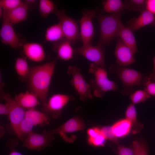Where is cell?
Masks as SVG:
<instances>
[{
  "label": "cell",
  "mask_w": 155,
  "mask_h": 155,
  "mask_svg": "<svg viewBox=\"0 0 155 155\" xmlns=\"http://www.w3.org/2000/svg\"><path fill=\"white\" fill-rule=\"evenodd\" d=\"M55 13L65 38L72 44L81 41L80 30L76 22L67 16L63 10L57 9Z\"/></svg>",
  "instance_id": "6"
},
{
  "label": "cell",
  "mask_w": 155,
  "mask_h": 155,
  "mask_svg": "<svg viewBox=\"0 0 155 155\" xmlns=\"http://www.w3.org/2000/svg\"><path fill=\"white\" fill-rule=\"evenodd\" d=\"M1 41L4 44L14 49L20 46L19 38L12 26V25L3 19L0 30Z\"/></svg>",
  "instance_id": "13"
},
{
  "label": "cell",
  "mask_w": 155,
  "mask_h": 155,
  "mask_svg": "<svg viewBox=\"0 0 155 155\" xmlns=\"http://www.w3.org/2000/svg\"><path fill=\"white\" fill-rule=\"evenodd\" d=\"M114 54L116 59L115 62L122 67H125L135 62L134 53L119 37L117 38Z\"/></svg>",
  "instance_id": "12"
},
{
  "label": "cell",
  "mask_w": 155,
  "mask_h": 155,
  "mask_svg": "<svg viewBox=\"0 0 155 155\" xmlns=\"http://www.w3.org/2000/svg\"><path fill=\"white\" fill-rule=\"evenodd\" d=\"M126 119L129 121L132 126L135 127L138 126L142 127V125L139 123L137 120L136 108L133 104H129L125 112Z\"/></svg>",
  "instance_id": "29"
},
{
  "label": "cell",
  "mask_w": 155,
  "mask_h": 155,
  "mask_svg": "<svg viewBox=\"0 0 155 155\" xmlns=\"http://www.w3.org/2000/svg\"><path fill=\"white\" fill-rule=\"evenodd\" d=\"M150 98L149 95L144 90H139L131 94L129 98L132 104H137L141 102H144L147 99Z\"/></svg>",
  "instance_id": "31"
},
{
  "label": "cell",
  "mask_w": 155,
  "mask_h": 155,
  "mask_svg": "<svg viewBox=\"0 0 155 155\" xmlns=\"http://www.w3.org/2000/svg\"><path fill=\"white\" fill-rule=\"evenodd\" d=\"M22 48L26 57L32 61L40 62L46 58L44 49L40 43L36 42L26 43L23 44Z\"/></svg>",
  "instance_id": "14"
},
{
  "label": "cell",
  "mask_w": 155,
  "mask_h": 155,
  "mask_svg": "<svg viewBox=\"0 0 155 155\" xmlns=\"http://www.w3.org/2000/svg\"><path fill=\"white\" fill-rule=\"evenodd\" d=\"M118 155H134L133 149L125 146L119 145L117 149Z\"/></svg>",
  "instance_id": "36"
},
{
  "label": "cell",
  "mask_w": 155,
  "mask_h": 155,
  "mask_svg": "<svg viewBox=\"0 0 155 155\" xmlns=\"http://www.w3.org/2000/svg\"><path fill=\"white\" fill-rule=\"evenodd\" d=\"M54 134L44 130L41 133L31 132L24 140L22 146L28 149L38 151L50 146L54 139Z\"/></svg>",
  "instance_id": "7"
},
{
  "label": "cell",
  "mask_w": 155,
  "mask_h": 155,
  "mask_svg": "<svg viewBox=\"0 0 155 155\" xmlns=\"http://www.w3.org/2000/svg\"><path fill=\"white\" fill-rule=\"evenodd\" d=\"M146 9L153 14H155V0H146Z\"/></svg>",
  "instance_id": "37"
},
{
  "label": "cell",
  "mask_w": 155,
  "mask_h": 155,
  "mask_svg": "<svg viewBox=\"0 0 155 155\" xmlns=\"http://www.w3.org/2000/svg\"><path fill=\"white\" fill-rule=\"evenodd\" d=\"M11 150V151L9 155H23L21 153L15 150V149Z\"/></svg>",
  "instance_id": "40"
},
{
  "label": "cell",
  "mask_w": 155,
  "mask_h": 155,
  "mask_svg": "<svg viewBox=\"0 0 155 155\" xmlns=\"http://www.w3.org/2000/svg\"><path fill=\"white\" fill-rule=\"evenodd\" d=\"M75 54L80 55L88 61L105 68V50L104 46L92 45H83L75 49Z\"/></svg>",
  "instance_id": "10"
},
{
  "label": "cell",
  "mask_w": 155,
  "mask_h": 155,
  "mask_svg": "<svg viewBox=\"0 0 155 155\" xmlns=\"http://www.w3.org/2000/svg\"><path fill=\"white\" fill-rule=\"evenodd\" d=\"M67 73L71 75L70 84L73 88L80 100L84 102L92 98L89 84L86 81L82 74L80 69L75 65H70L68 68Z\"/></svg>",
  "instance_id": "5"
},
{
  "label": "cell",
  "mask_w": 155,
  "mask_h": 155,
  "mask_svg": "<svg viewBox=\"0 0 155 155\" xmlns=\"http://www.w3.org/2000/svg\"><path fill=\"white\" fill-rule=\"evenodd\" d=\"M78 117L70 119L58 128L50 131L53 134H65L81 130L85 127L84 121Z\"/></svg>",
  "instance_id": "17"
},
{
  "label": "cell",
  "mask_w": 155,
  "mask_h": 155,
  "mask_svg": "<svg viewBox=\"0 0 155 155\" xmlns=\"http://www.w3.org/2000/svg\"><path fill=\"white\" fill-rule=\"evenodd\" d=\"M133 149L134 155H148V151L145 145L137 141L133 142Z\"/></svg>",
  "instance_id": "34"
},
{
  "label": "cell",
  "mask_w": 155,
  "mask_h": 155,
  "mask_svg": "<svg viewBox=\"0 0 155 155\" xmlns=\"http://www.w3.org/2000/svg\"><path fill=\"white\" fill-rule=\"evenodd\" d=\"M15 69L20 79L23 81L28 80L30 73L26 57H18L16 60Z\"/></svg>",
  "instance_id": "22"
},
{
  "label": "cell",
  "mask_w": 155,
  "mask_h": 155,
  "mask_svg": "<svg viewBox=\"0 0 155 155\" xmlns=\"http://www.w3.org/2000/svg\"><path fill=\"white\" fill-rule=\"evenodd\" d=\"M14 99L21 106L27 110L34 108L40 104L37 97L28 91L16 95Z\"/></svg>",
  "instance_id": "19"
},
{
  "label": "cell",
  "mask_w": 155,
  "mask_h": 155,
  "mask_svg": "<svg viewBox=\"0 0 155 155\" xmlns=\"http://www.w3.org/2000/svg\"><path fill=\"white\" fill-rule=\"evenodd\" d=\"M72 98L70 96L56 94L51 96L46 103L42 105V112L52 119L59 117L63 108Z\"/></svg>",
  "instance_id": "8"
},
{
  "label": "cell",
  "mask_w": 155,
  "mask_h": 155,
  "mask_svg": "<svg viewBox=\"0 0 155 155\" xmlns=\"http://www.w3.org/2000/svg\"><path fill=\"white\" fill-rule=\"evenodd\" d=\"M0 98L9 105L10 112L9 118L10 125L15 133L18 125L25 117L26 109L21 106L8 93L1 90Z\"/></svg>",
  "instance_id": "11"
},
{
  "label": "cell",
  "mask_w": 155,
  "mask_h": 155,
  "mask_svg": "<svg viewBox=\"0 0 155 155\" xmlns=\"http://www.w3.org/2000/svg\"><path fill=\"white\" fill-rule=\"evenodd\" d=\"M102 5L103 11L108 13L123 11L126 9L125 3L120 0H106L103 2Z\"/></svg>",
  "instance_id": "27"
},
{
  "label": "cell",
  "mask_w": 155,
  "mask_h": 155,
  "mask_svg": "<svg viewBox=\"0 0 155 155\" xmlns=\"http://www.w3.org/2000/svg\"><path fill=\"white\" fill-rule=\"evenodd\" d=\"M101 131L106 139L116 140L117 137L113 132L112 126H105L101 129Z\"/></svg>",
  "instance_id": "35"
},
{
  "label": "cell",
  "mask_w": 155,
  "mask_h": 155,
  "mask_svg": "<svg viewBox=\"0 0 155 155\" xmlns=\"http://www.w3.org/2000/svg\"><path fill=\"white\" fill-rule=\"evenodd\" d=\"M87 133L89 144L97 147L103 146L104 145L106 138L101 129L96 127L90 129L88 130Z\"/></svg>",
  "instance_id": "25"
},
{
  "label": "cell",
  "mask_w": 155,
  "mask_h": 155,
  "mask_svg": "<svg viewBox=\"0 0 155 155\" xmlns=\"http://www.w3.org/2000/svg\"><path fill=\"white\" fill-rule=\"evenodd\" d=\"M155 21L154 14L146 9L141 12L137 18L130 20L128 22L127 25L134 32L142 27L153 23Z\"/></svg>",
  "instance_id": "18"
},
{
  "label": "cell",
  "mask_w": 155,
  "mask_h": 155,
  "mask_svg": "<svg viewBox=\"0 0 155 155\" xmlns=\"http://www.w3.org/2000/svg\"><path fill=\"white\" fill-rule=\"evenodd\" d=\"M145 90L150 96H155V82L152 81L149 76H146L142 80Z\"/></svg>",
  "instance_id": "33"
},
{
  "label": "cell",
  "mask_w": 155,
  "mask_h": 155,
  "mask_svg": "<svg viewBox=\"0 0 155 155\" xmlns=\"http://www.w3.org/2000/svg\"><path fill=\"white\" fill-rule=\"evenodd\" d=\"M24 1L28 6L29 5H31L35 3L36 2V1L34 0H26Z\"/></svg>",
  "instance_id": "42"
},
{
  "label": "cell",
  "mask_w": 155,
  "mask_h": 155,
  "mask_svg": "<svg viewBox=\"0 0 155 155\" xmlns=\"http://www.w3.org/2000/svg\"><path fill=\"white\" fill-rule=\"evenodd\" d=\"M71 45L65 38L54 43L53 49L57 54L58 59L68 61L73 58L75 53Z\"/></svg>",
  "instance_id": "16"
},
{
  "label": "cell",
  "mask_w": 155,
  "mask_h": 155,
  "mask_svg": "<svg viewBox=\"0 0 155 155\" xmlns=\"http://www.w3.org/2000/svg\"><path fill=\"white\" fill-rule=\"evenodd\" d=\"M95 16L92 9H85L82 11L80 20V33L83 45H92V41L95 34L92 19Z\"/></svg>",
  "instance_id": "9"
},
{
  "label": "cell",
  "mask_w": 155,
  "mask_h": 155,
  "mask_svg": "<svg viewBox=\"0 0 155 155\" xmlns=\"http://www.w3.org/2000/svg\"><path fill=\"white\" fill-rule=\"evenodd\" d=\"M64 38L61 26L59 22L48 27L45 32V39L48 42L55 43Z\"/></svg>",
  "instance_id": "24"
},
{
  "label": "cell",
  "mask_w": 155,
  "mask_h": 155,
  "mask_svg": "<svg viewBox=\"0 0 155 155\" xmlns=\"http://www.w3.org/2000/svg\"><path fill=\"white\" fill-rule=\"evenodd\" d=\"M34 126L33 122L29 119L24 117L19 123L15 132L17 137L23 142L32 132Z\"/></svg>",
  "instance_id": "23"
},
{
  "label": "cell",
  "mask_w": 155,
  "mask_h": 155,
  "mask_svg": "<svg viewBox=\"0 0 155 155\" xmlns=\"http://www.w3.org/2000/svg\"><path fill=\"white\" fill-rule=\"evenodd\" d=\"M109 70L111 73H116L122 81L123 88L121 93L123 94H131L134 92L132 86L142 85V79L144 74L134 69L122 67L115 62Z\"/></svg>",
  "instance_id": "4"
},
{
  "label": "cell",
  "mask_w": 155,
  "mask_h": 155,
  "mask_svg": "<svg viewBox=\"0 0 155 155\" xmlns=\"http://www.w3.org/2000/svg\"><path fill=\"white\" fill-rule=\"evenodd\" d=\"M3 9L0 7V18L3 17Z\"/></svg>",
  "instance_id": "43"
},
{
  "label": "cell",
  "mask_w": 155,
  "mask_h": 155,
  "mask_svg": "<svg viewBox=\"0 0 155 155\" xmlns=\"http://www.w3.org/2000/svg\"><path fill=\"white\" fill-rule=\"evenodd\" d=\"M0 138H1L3 137L5 133V131L4 128L2 126H0Z\"/></svg>",
  "instance_id": "41"
},
{
  "label": "cell",
  "mask_w": 155,
  "mask_h": 155,
  "mask_svg": "<svg viewBox=\"0 0 155 155\" xmlns=\"http://www.w3.org/2000/svg\"><path fill=\"white\" fill-rule=\"evenodd\" d=\"M132 127L131 123L126 119L118 121L112 126V129L117 138L123 137L128 134Z\"/></svg>",
  "instance_id": "26"
},
{
  "label": "cell",
  "mask_w": 155,
  "mask_h": 155,
  "mask_svg": "<svg viewBox=\"0 0 155 155\" xmlns=\"http://www.w3.org/2000/svg\"><path fill=\"white\" fill-rule=\"evenodd\" d=\"M24 3L21 0H0V7L4 10H9L18 7Z\"/></svg>",
  "instance_id": "32"
},
{
  "label": "cell",
  "mask_w": 155,
  "mask_h": 155,
  "mask_svg": "<svg viewBox=\"0 0 155 155\" xmlns=\"http://www.w3.org/2000/svg\"><path fill=\"white\" fill-rule=\"evenodd\" d=\"M39 8L40 15L44 17L57 10L54 3L50 0H39Z\"/></svg>",
  "instance_id": "28"
},
{
  "label": "cell",
  "mask_w": 155,
  "mask_h": 155,
  "mask_svg": "<svg viewBox=\"0 0 155 155\" xmlns=\"http://www.w3.org/2000/svg\"><path fill=\"white\" fill-rule=\"evenodd\" d=\"M24 117L29 119L33 122L34 126L39 125L43 127L49 123L50 119L48 116L44 113L34 108L26 110Z\"/></svg>",
  "instance_id": "21"
},
{
  "label": "cell",
  "mask_w": 155,
  "mask_h": 155,
  "mask_svg": "<svg viewBox=\"0 0 155 155\" xmlns=\"http://www.w3.org/2000/svg\"><path fill=\"white\" fill-rule=\"evenodd\" d=\"M28 9V6L24 1L23 3L15 8L3 10V19L12 25L16 24L27 19Z\"/></svg>",
  "instance_id": "15"
},
{
  "label": "cell",
  "mask_w": 155,
  "mask_h": 155,
  "mask_svg": "<svg viewBox=\"0 0 155 155\" xmlns=\"http://www.w3.org/2000/svg\"><path fill=\"white\" fill-rule=\"evenodd\" d=\"M119 36L124 43L129 47L134 54L138 51L135 38L133 32L128 26L121 23Z\"/></svg>",
  "instance_id": "20"
},
{
  "label": "cell",
  "mask_w": 155,
  "mask_h": 155,
  "mask_svg": "<svg viewBox=\"0 0 155 155\" xmlns=\"http://www.w3.org/2000/svg\"><path fill=\"white\" fill-rule=\"evenodd\" d=\"M89 71L93 76L89 84L94 96L102 97L108 91L118 90L117 84L108 79L105 68L92 63L90 65Z\"/></svg>",
  "instance_id": "3"
},
{
  "label": "cell",
  "mask_w": 155,
  "mask_h": 155,
  "mask_svg": "<svg viewBox=\"0 0 155 155\" xmlns=\"http://www.w3.org/2000/svg\"><path fill=\"white\" fill-rule=\"evenodd\" d=\"M126 9L142 12L146 9V1L144 0H127L124 3Z\"/></svg>",
  "instance_id": "30"
},
{
  "label": "cell",
  "mask_w": 155,
  "mask_h": 155,
  "mask_svg": "<svg viewBox=\"0 0 155 155\" xmlns=\"http://www.w3.org/2000/svg\"><path fill=\"white\" fill-rule=\"evenodd\" d=\"M123 11L108 15L100 14L98 17L100 33L97 45L104 46L119 37L120 18Z\"/></svg>",
  "instance_id": "2"
},
{
  "label": "cell",
  "mask_w": 155,
  "mask_h": 155,
  "mask_svg": "<svg viewBox=\"0 0 155 155\" xmlns=\"http://www.w3.org/2000/svg\"><path fill=\"white\" fill-rule=\"evenodd\" d=\"M57 57L50 62L30 68L28 79L30 92L35 95L42 103L47 102V98L52 79L54 73Z\"/></svg>",
  "instance_id": "1"
},
{
  "label": "cell",
  "mask_w": 155,
  "mask_h": 155,
  "mask_svg": "<svg viewBox=\"0 0 155 155\" xmlns=\"http://www.w3.org/2000/svg\"><path fill=\"white\" fill-rule=\"evenodd\" d=\"M10 112V108L7 102L5 104H0V114L3 115H9Z\"/></svg>",
  "instance_id": "38"
},
{
  "label": "cell",
  "mask_w": 155,
  "mask_h": 155,
  "mask_svg": "<svg viewBox=\"0 0 155 155\" xmlns=\"http://www.w3.org/2000/svg\"><path fill=\"white\" fill-rule=\"evenodd\" d=\"M154 68L153 72L149 75V77L151 81L155 82V56L153 59Z\"/></svg>",
  "instance_id": "39"
}]
</instances>
